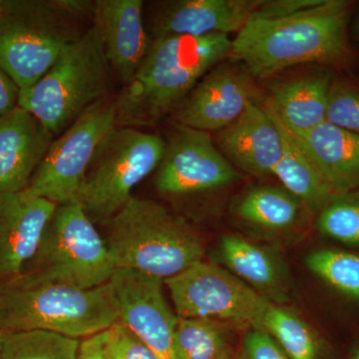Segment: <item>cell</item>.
Listing matches in <instances>:
<instances>
[{
  "label": "cell",
  "mask_w": 359,
  "mask_h": 359,
  "mask_svg": "<svg viewBox=\"0 0 359 359\" xmlns=\"http://www.w3.org/2000/svg\"><path fill=\"white\" fill-rule=\"evenodd\" d=\"M230 35H167L152 40L145 59L115 99L117 127L149 126L179 107L211 68L231 55Z\"/></svg>",
  "instance_id": "obj_1"
},
{
  "label": "cell",
  "mask_w": 359,
  "mask_h": 359,
  "mask_svg": "<svg viewBox=\"0 0 359 359\" xmlns=\"http://www.w3.org/2000/svg\"><path fill=\"white\" fill-rule=\"evenodd\" d=\"M349 11L351 2L323 0L282 20H250L233 39L231 55L259 78L294 65L344 60Z\"/></svg>",
  "instance_id": "obj_2"
},
{
  "label": "cell",
  "mask_w": 359,
  "mask_h": 359,
  "mask_svg": "<svg viewBox=\"0 0 359 359\" xmlns=\"http://www.w3.org/2000/svg\"><path fill=\"white\" fill-rule=\"evenodd\" d=\"M116 269L166 280L204 257V243L185 219L155 201L132 197L103 224Z\"/></svg>",
  "instance_id": "obj_3"
},
{
  "label": "cell",
  "mask_w": 359,
  "mask_h": 359,
  "mask_svg": "<svg viewBox=\"0 0 359 359\" xmlns=\"http://www.w3.org/2000/svg\"><path fill=\"white\" fill-rule=\"evenodd\" d=\"M91 9L81 0H9L0 15V66L18 88L36 83L82 36L80 21Z\"/></svg>",
  "instance_id": "obj_4"
},
{
  "label": "cell",
  "mask_w": 359,
  "mask_h": 359,
  "mask_svg": "<svg viewBox=\"0 0 359 359\" xmlns=\"http://www.w3.org/2000/svg\"><path fill=\"white\" fill-rule=\"evenodd\" d=\"M119 320L110 283L93 289L65 285H0V328L44 330L84 339Z\"/></svg>",
  "instance_id": "obj_5"
},
{
  "label": "cell",
  "mask_w": 359,
  "mask_h": 359,
  "mask_svg": "<svg viewBox=\"0 0 359 359\" xmlns=\"http://www.w3.org/2000/svg\"><path fill=\"white\" fill-rule=\"evenodd\" d=\"M111 71L98 32L91 25L36 83L20 90L18 107L55 136L106 98Z\"/></svg>",
  "instance_id": "obj_6"
},
{
  "label": "cell",
  "mask_w": 359,
  "mask_h": 359,
  "mask_svg": "<svg viewBox=\"0 0 359 359\" xmlns=\"http://www.w3.org/2000/svg\"><path fill=\"white\" fill-rule=\"evenodd\" d=\"M115 271L105 238L72 201L57 205L34 256L11 283L93 289L109 282Z\"/></svg>",
  "instance_id": "obj_7"
},
{
  "label": "cell",
  "mask_w": 359,
  "mask_h": 359,
  "mask_svg": "<svg viewBox=\"0 0 359 359\" xmlns=\"http://www.w3.org/2000/svg\"><path fill=\"white\" fill-rule=\"evenodd\" d=\"M166 142L158 135L116 127L101 144L78 193L92 222L106 223L131 199L132 191L159 167Z\"/></svg>",
  "instance_id": "obj_8"
},
{
  "label": "cell",
  "mask_w": 359,
  "mask_h": 359,
  "mask_svg": "<svg viewBox=\"0 0 359 359\" xmlns=\"http://www.w3.org/2000/svg\"><path fill=\"white\" fill-rule=\"evenodd\" d=\"M116 127L114 100L92 105L52 141L25 190L56 205L76 201L97 151Z\"/></svg>",
  "instance_id": "obj_9"
},
{
  "label": "cell",
  "mask_w": 359,
  "mask_h": 359,
  "mask_svg": "<svg viewBox=\"0 0 359 359\" xmlns=\"http://www.w3.org/2000/svg\"><path fill=\"white\" fill-rule=\"evenodd\" d=\"M164 283L179 318H210L259 330L273 304L230 271L203 259Z\"/></svg>",
  "instance_id": "obj_10"
},
{
  "label": "cell",
  "mask_w": 359,
  "mask_h": 359,
  "mask_svg": "<svg viewBox=\"0 0 359 359\" xmlns=\"http://www.w3.org/2000/svg\"><path fill=\"white\" fill-rule=\"evenodd\" d=\"M156 171V188L171 196L216 190L240 177L216 147L210 133L180 125L166 142Z\"/></svg>",
  "instance_id": "obj_11"
},
{
  "label": "cell",
  "mask_w": 359,
  "mask_h": 359,
  "mask_svg": "<svg viewBox=\"0 0 359 359\" xmlns=\"http://www.w3.org/2000/svg\"><path fill=\"white\" fill-rule=\"evenodd\" d=\"M164 280L134 269H116L109 283L119 321L163 359H175L178 316L163 292Z\"/></svg>",
  "instance_id": "obj_12"
},
{
  "label": "cell",
  "mask_w": 359,
  "mask_h": 359,
  "mask_svg": "<svg viewBox=\"0 0 359 359\" xmlns=\"http://www.w3.org/2000/svg\"><path fill=\"white\" fill-rule=\"evenodd\" d=\"M256 87L247 73L219 68L205 75L181 103L176 112L180 126L200 131L228 128L252 103Z\"/></svg>",
  "instance_id": "obj_13"
},
{
  "label": "cell",
  "mask_w": 359,
  "mask_h": 359,
  "mask_svg": "<svg viewBox=\"0 0 359 359\" xmlns=\"http://www.w3.org/2000/svg\"><path fill=\"white\" fill-rule=\"evenodd\" d=\"M57 205L27 190L0 195V285L20 278Z\"/></svg>",
  "instance_id": "obj_14"
},
{
  "label": "cell",
  "mask_w": 359,
  "mask_h": 359,
  "mask_svg": "<svg viewBox=\"0 0 359 359\" xmlns=\"http://www.w3.org/2000/svg\"><path fill=\"white\" fill-rule=\"evenodd\" d=\"M92 25L98 32L111 69L123 83L130 81L152 41L143 21L142 0H96Z\"/></svg>",
  "instance_id": "obj_15"
},
{
  "label": "cell",
  "mask_w": 359,
  "mask_h": 359,
  "mask_svg": "<svg viewBox=\"0 0 359 359\" xmlns=\"http://www.w3.org/2000/svg\"><path fill=\"white\" fill-rule=\"evenodd\" d=\"M262 0H176L160 4L153 16L154 39L167 35L205 36L240 32Z\"/></svg>",
  "instance_id": "obj_16"
},
{
  "label": "cell",
  "mask_w": 359,
  "mask_h": 359,
  "mask_svg": "<svg viewBox=\"0 0 359 359\" xmlns=\"http://www.w3.org/2000/svg\"><path fill=\"white\" fill-rule=\"evenodd\" d=\"M54 135L20 107L0 117V195L25 191Z\"/></svg>",
  "instance_id": "obj_17"
},
{
  "label": "cell",
  "mask_w": 359,
  "mask_h": 359,
  "mask_svg": "<svg viewBox=\"0 0 359 359\" xmlns=\"http://www.w3.org/2000/svg\"><path fill=\"white\" fill-rule=\"evenodd\" d=\"M219 151L248 173L273 175L283 153L282 133L268 108L252 103L218 135Z\"/></svg>",
  "instance_id": "obj_18"
},
{
  "label": "cell",
  "mask_w": 359,
  "mask_h": 359,
  "mask_svg": "<svg viewBox=\"0 0 359 359\" xmlns=\"http://www.w3.org/2000/svg\"><path fill=\"white\" fill-rule=\"evenodd\" d=\"M339 196L359 188V136L325 121L299 138Z\"/></svg>",
  "instance_id": "obj_19"
},
{
  "label": "cell",
  "mask_w": 359,
  "mask_h": 359,
  "mask_svg": "<svg viewBox=\"0 0 359 359\" xmlns=\"http://www.w3.org/2000/svg\"><path fill=\"white\" fill-rule=\"evenodd\" d=\"M332 76L327 73L299 78L273 90L266 107L290 133L304 138L311 130L327 121Z\"/></svg>",
  "instance_id": "obj_20"
},
{
  "label": "cell",
  "mask_w": 359,
  "mask_h": 359,
  "mask_svg": "<svg viewBox=\"0 0 359 359\" xmlns=\"http://www.w3.org/2000/svg\"><path fill=\"white\" fill-rule=\"evenodd\" d=\"M269 111L280 127L283 141L282 157L273 175L282 182L285 190L302 204L313 211L320 212L332 200L339 197V194L320 173L302 141L290 133L271 110Z\"/></svg>",
  "instance_id": "obj_21"
},
{
  "label": "cell",
  "mask_w": 359,
  "mask_h": 359,
  "mask_svg": "<svg viewBox=\"0 0 359 359\" xmlns=\"http://www.w3.org/2000/svg\"><path fill=\"white\" fill-rule=\"evenodd\" d=\"M219 254L233 275L269 302H278L285 297V269L271 250L244 238L226 235L221 238Z\"/></svg>",
  "instance_id": "obj_22"
},
{
  "label": "cell",
  "mask_w": 359,
  "mask_h": 359,
  "mask_svg": "<svg viewBox=\"0 0 359 359\" xmlns=\"http://www.w3.org/2000/svg\"><path fill=\"white\" fill-rule=\"evenodd\" d=\"M302 204L285 189L257 187L238 202L237 215L252 226L269 231H283L294 226L299 219Z\"/></svg>",
  "instance_id": "obj_23"
},
{
  "label": "cell",
  "mask_w": 359,
  "mask_h": 359,
  "mask_svg": "<svg viewBox=\"0 0 359 359\" xmlns=\"http://www.w3.org/2000/svg\"><path fill=\"white\" fill-rule=\"evenodd\" d=\"M174 356L175 359L233 358V348L223 321L178 316Z\"/></svg>",
  "instance_id": "obj_24"
},
{
  "label": "cell",
  "mask_w": 359,
  "mask_h": 359,
  "mask_svg": "<svg viewBox=\"0 0 359 359\" xmlns=\"http://www.w3.org/2000/svg\"><path fill=\"white\" fill-rule=\"evenodd\" d=\"M259 330L268 332L290 359H318L320 346L316 335L294 311L271 304L264 314Z\"/></svg>",
  "instance_id": "obj_25"
},
{
  "label": "cell",
  "mask_w": 359,
  "mask_h": 359,
  "mask_svg": "<svg viewBox=\"0 0 359 359\" xmlns=\"http://www.w3.org/2000/svg\"><path fill=\"white\" fill-rule=\"evenodd\" d=\"M81 339L44 332H6L2 359H76Z\"/></svg>",
  "instance_id": "obj_26"
},
{
  "label": "cell",
  "mask_w": 359,
  "mask_h": 359,
  "mask_svg": "<svg viewBox=\"0 0 359 359\" xmlns=\"http://www.w3.org/2000/svg\"><path fill=\"white\" fill-rule=\"evenodd\" d=\"M309 271L337 292L359 301V255L346 250L323 249L306 257Z\"/></svg>",
  "instance_id": "obj_27"
},
{
  "label": "cell",
  "mask_w": 359,
  "mask_h": 359,
  "mask_svg": "<svg viewBox=\"0 0 359 359\" xmlns=\"http://www.w3.org/2000/svg\"><path fill=\"white\" fill-rule=\"evenodd\" d=\"M318 229L337 242L359 245V201L344 195L335 198L321 210Z\"/></svg>",
  "instance_id": "obj_28"
},
{
  "label": "cell",
  "mask_w": 359,
  "mask_h": 359,
  "mask_svg": "<svg viewBox=\"0 0 359 359\" xmlns=\"http://www.w3.org/2000/svg\"><path fill=\"white\" fill-rule=\"evenodd\" d=\"M327 121L359 136V89L332 82L328 95Z\"/></svg>",
  "instance_id": "obj_29"
},
{
  "label": "cell",
  "mask_w": 359,
  "mask_h": 359,
  "mask_svg": "<svg viewBox=\"0 0 359 359\" xmlns=\"http://www.w3.org/2000/svg\"><path fill=\"white\" fill-rule=\"evenodd\" d=\"M106 351L110 359H163L119 320L106 330Z\"/></svg>",
  "instance_id": "obj_30"
},
{
  "label": "cell",
  "mask_w": 359,
  "mask_h": 359,
  "mask_svg": "<svg viewBox=\"0 0 359 359\" xmlns=\"http://www.w3.org/2000/svg\"><path fill=\"white\" fill-rule=\"evenodd\" d=\"M323 0H271L262 1L250 20H273L290 18L320 4Z\"/></svg>",
  "instance_id": "obj_31"
},
{
  "label": "cell",
  "mask_w": 359,
  "mask_h": 359,
  "mask_svg": "<svg viewBox=\"0 0 359 359\" xmlns=\"http://www.w3.org/2000/svg\"><path fill=\"white\" fill-rule=\"evenodd\" d=\"M245 354L249 359H290L273 337L263 330H250L244 340Z\"/></svg>",
  "instance_id": "obj_32"
},
{
  "label": "cell",
  "mask_w": 359,
  "mask_h": 359,
  "mask_svg": "<svg viewBox=\"0 0 359 359\" xmlns=\"http://www.w3.org/2000/svg\"><path fill=\"white\" fill-rule=\"evenodd\" d=\"M20 89L0 66V117L18 107Z\"/></svg>",
  "instance_id": "obj_33"
},
{
  "label": "cell",
  "mask_w": 359,
  "mask_h": 359,
  "mask_svg": "<svg viewBox=\"0 0 359 359\" xmlns=\"http://www.w3.org/2000/svg\"><path fill=\"white\" fill-rule=\"evenodd\" d=\"M76 359H110L106 351V330L81 339Z\"/></svg>",
  "instance_id": "obj_34"
},
{
  "label": "cell",
  "mask_w": 359,
  "mask_h": 359,
  "mask_svg": "<svg viewBox=\"0 0 359 359\" xmlns=\"http://www.w3.org/2000/svg\"><path fill=\"white\" fill-rule=\"evenodd\" d=\"M4 332L0 328V359H2V354H4Z\"/></svg>",
  "instance_id": "obj_35"
},
{
  "label": "cell",
  "mask_w": 359,
  "mask_h": 359,
  "mask_svg": "<svg viewBox=\"0 0 359 359\" xmlns=\"http://www.w3.org/2000/svg\"><path fill=\"white\" fill-rule=\"evenodd\" d=\"M8 4L9 0H0V15L6 11Z\"/></svg>",
  "instance_id": "obj_36"
},
{
  "label": "cell",
  "mask_w": 359,
  "mask_h": 359,
  "mask_svg": "<svg viewBox=\"0 0 359 359\" xmlns=\"http://www.w3.org/2000/svg\"><path fill=\"white\" fill-rule=\"evenodd\" d=\"M231 359H249V358H247V355H245V353H242V354H240V355L236 356V358H235V356H233V358Z\"/></svg>",
  "instance_id": "obj_37"
},
{
  "label": "cell",
  "mask_w": 359,
  "mask_h": 359,
  "mask_svg": "<svg viewBox=\"0 0 359 359\" xmlns=\"http://www.w3.org/2000/svg\"><path fill=\"white\" fill-rule=\"evenodd\" d=\"M355 33L356 35L359 37V18H358V20H356L355 22Z\"/></svg>",
  "instance_id": "obj_38"
},
{
  "label": "cell",
  "mask_w": 359,
  "mask_h": 359,
  "mask_svg": "<svg viewBox=\"0 0 359 359\" xmlns=\"http://www.w3.org/2000/svg\"><path fill=\"white\" fill-rule=\"evenodd\" d=\"M353 359H359V349L358 351H356L355 353H354V355L353 356Z\"/></svg>",
  "instance_id": "obj_39"
}]
</instances>
